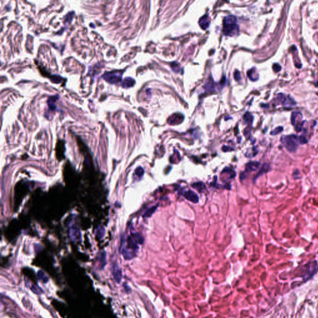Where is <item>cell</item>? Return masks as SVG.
<instances>
[{"label":"cell","instance_id":"20","mask_svg":"<svg viewBox=\"0 0 318 318\" xmlns=\"http://www.w3.org/2000/svg\"><path fill=\"white\" fill-rule=\"evenodd\" d=\"M317 84H318V82H317Z\"/></svg>","mask_w":318,"mask_h":318},{"label":"cell","instance_id":"7","mask_svg":"<svg viewBox=\"0 0 318 318\" xmlns=\"http://www.w3.org/2000/svg\"><path fill=\"white\" fill-rule=\"evenodd\" d=\"M184 196L186 200H188L194 203H198L199 201V198H198V195H197L194 192L190 191V190L185 192L184 194Z\"/></svg>","mask_w":318,"mask_h":318},{"label":"cell","instance_id":"17","mask_svg":"<svg viewBox=\"0 0 318 318\" xmlns=\"http://www.w3.org/2000/svg\"><path fill=\"white\" fill-rule=\"evenodd\" d=\"M252 119H253V117H252L251 114H250L249 113H247V114H246L245 120L246 121V123H252Z\"/></svg>","mask_w":318,"mask_h":318},{"label":"cell","instance_id":"15","mask_svg":"<svg viewBox=\"0 0 318 318\" xmlns=\"http://www.w3.org/2000/svg\"><path fill=\"white\" fill-rule=\"evenodd\" d=\"M144 173V170L142 167H138L135 170V175L137 176V177L141 178Z\"/></svg>","mask_w":318,"mask_h":318},{"label":"cell","instance_id":"11","mask_svg":"<svg viewBox=\"0 0 318 318\" xmlns=\"http://www.w3.org/2000/svg\"><path fill=\"white\" fill-rule=\"evenodd\" d=\"M192 186L195 189H196L197 190H198L199 192H203V190H204L205 187H204V185L203 184V183L202 182H197V183H194L193 184H192Z\"/></svg>","mask_w":318,"mask_h":318},{"label":"cell","instance_id":"1","mask_svg":"<svg viewBox=\"0 0 318 318\" xmlns=\"http://www.w3.org/2000/svg\"><path fill=\"white\" fill-rule=\"evenodd\" d=\"M144 242V239L138 234H133L128 237L124 246L120 247V251L123 254L126 259L129 260L133 259L139 249V244H142Z\"/></svg>","mask_w":318,"mask_h":318},{"label":"cell","instance_id":"14","mask_svg":"<svg viewBox=\"0 0 318 318\" xmlns=\"http://www.w3.org/2000/svg\"><path fill=\"white\" fill-rule=\"evenodd\" d=\"M157 208V206H155L153 207H150V209H149L146 213L145 214H144V217H150V216H152V214L155 212Z\"/></svg>","mask_w":318,"mask_h":318},{"label":"cell","instance_id":"5","mask_svg":"<svg viewBox=\"0 0 318 318\" xmlns=\"http://www.w3.org/2000/svg\"><path fill=\"white\" fill-rule=\"evenodd\" d=\"M279 102L281 103L285 107H290L295 105V101L289 96H285L283 94H279L277 99Z\"/></svg>","mask_w":318,"mask_h":318},{"label":"cell","instance_id":"3","mask_svg":"<svg viewBox=\"0 0 318 318\" xmlns=\"http://www.w3.org/2000/svg\"><path fill=\"white\" fill-rule=\"evenodd\" d=\"M281 142L284 147L290 152L297 151L300 144L299 137L296 135L284 136L281 138Z\"/></svg>","mask_w":318,"mask_h":318},{"label":"cell","instance_id":"9","mask_svg":"<svg viewBox=\"0 0 318 318\" xmlns=\"http://www.w3.org/2000/svg\"><path fill=\"white\" fill-rule=\"evenodd\" d=\"M260 167V163L258 162H250L246 164V172L256 171Z\"/></svg>","mask_w":318,"mask_h":318},{"label":"cell","instance_id":"16","mask_svg":"<svg viewBox=\"0 0 318 318\" xmlns=\"http://www.w3.org/2000/svg\"><path fill=\"white\" fill-rule=\"evenodd\" d=\"M283 130V127L281 126H279V127H277V128H275V129H274L273 130H272L271 132V135H273V136H275V135H277L278 134L281 133L282 131Z\"/></svg>","mask_w":318,"mask_h":318},{"label":"cell","instance_id":"12","mask_svg":"<svg viewBox=\"0 0 318 318\" xmlns=\"http://www.w3.org/2000/svg\"><path fill=\"white\" fill-rule=\"evenodd\" d=\"M37 276H38V278L43 283H46L49 281L48 277L46 276L45 273H43L42 271H39L38 272Z\"/></svg>","mask_w":318,"mask_h":318},{"label":"cell","instance_id":"10","mask_svg":"<svg viewBox=\"0 0 318 318\" xmlns=\"http://www.w3.org/2000/svg\"><path fill=\"white\" fill-rule=\"evenodd\" d=\"M199 23L203 29H207L208 27H209V24L210 23V20L209 17H208L207 15L204 16L200 19Z\"/></svg>","mask_w":318,"mask_h":318},{"label":"cell","instance_id":"13","mask_svg":"<svg viewBox=\"0 0 318 318\" xmlns=\"http://www.w3.org/2000/svg\"><path fill=\"white\" fill-rule=\"evenodd\" d=\"M270 170V166L267 163H264V165H263V166L262 167V169L261 170H260V172L258 173V175H257V178L259 176H260V175H262L263 173H267L268 172V171Z\"/></svg>","mask_w":318,"mask_h":318},{"label":"cell","instance_id":"18","mask_svg":"<svg viewBox=\"0 0 318 318\" xmlns=\"http://www.w3.org/2000/svg\"><path fill=\"white\" fill-rule=\"evenodd\" d=\"M281 66L278 63H274L273 65V69L275 72H278L281 70Z\"/></svg>","mask_w":318,"mask_h":318},{"label":"cell","instance_id":"19","mask_svg":"<svg viewBox=\"0 0 318 318\" xmlns=\"http://www.w3.org/2000/svg\"><path fill=\"white\" fill-rule=\"evenodd\" d=\"M299 139H300V144H306L307 142H308V140L306 139V137L304 136H300L299 137Z\"/></svg>","mask_w":318,"mask_h":318},{"label":"cell","instance_id":"2","mask_svg":"<svg viewBox=\"0 0 318 318\" xmlns=\"http://www.w3.org/2000/svg\"><path fill=\"white\" fill-rule=\"evenodd\" d=\"M238 31L237 19L234 16H226L224 19L223 32L226 36H233L236 34Z\"/></svg>","mask_w":318,"mask_h":318},{"label":"cell","instance_id":"6","mask_svg":"<svg viewBox=\"0 0 318 318\" xmlns=\"http://www.w3.org/2000/svg\"><path fill=\"white\" fill-rule=\"evenodd\" d=\"M184 117L181 114H175L170 116L168 119V123L172 125L179 124L182 123Z\"/></svg>","mask_w":318,"mask_h":318},{"label":"cell","instance_id":"8","mask_svg":"<svg viewBox=\"0 0 318 318\" xmlns=\"http://www.w3.org/2000/svg\"><path fill=\"white\" fill-rule=\"evenodd\" d=\"M113 275L116 282L119 283L121 280L122 271L117 265H114L113 267Z\"/></svg>","mask_w":318,"mask_h":318},{"label":"cell","instance_id":"4","mask_svg":"<svg viewBox=\"0 0 318 318\" xmlns=\"http://www.w3.org/2000/svg\"><path fill=\"white\" fill-rule=\"evenodd\" d=\"M302 119L303 115L300 112L296 111L292 113L291 117V123L294 126L296 130L298 131V132H300L302 130L303 126V121Z\"/></svg>","mask_w":318,"mask_h":318}]
</instances>
